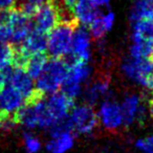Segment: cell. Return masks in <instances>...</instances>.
<instances>
[{
    "label": "cell",
    "instance_id": "obj_23",
    "mask_svg": "<svg viewBox=\"0 0 153 153\" xmlns=\"http://www.w3.org/2000/svg\"><path fill=\"white\" fill-rule=\"evenodd\" d=\"M15 48L7 42H0V69L13 66V58Z\"/></svg>",
    "mask_w": 153,
    "mask_h": 153
},
{
    "label": "cell",
    "instance_id": "obj_22",
    "mask_svg": "<svg viewBox=\"0 0 153 153\" xmlns=\"http://www.w3.org/2000/svg\"><path fill=\"white\" fill-rule=\"evenodd\" d=\"M47 60H48V58L45 53H38V55L30 56L26 62L24 70L27 72V74L32 79H37L42 72Z\"/></svg>",
    "mask_w": 153,
    "mask_h": 153
},
{
    "label": "cell",
    "instance_id": "obj_29",
    "mask_svg": "<svg viewBox=\"0 0 153 153\" xmlns=\"http://www.w3.org/2000/svg\"><path fill=\"white\" fill-rule=\"evenodd\" d=\"M91 1L94 4V7H96L98 10H100L101 12H103V10L109 9L110 0H91Z\"/></svg>",
    "mask_w": 153,
    "mask_h": 153
},
{
    "label": "cell",
    "instance_id": "obj_27",
    "mask_svg": "<svg viewBox=\"0 0 153 153\" xmlns=\"http://www.w3.org/2000/svg\"><path fill=\"white\" fill-rule=\"evenodd\" d=\"M12 70H13V66H10L4 69H0V89H2L5 85H7Z\"/></svg>",
    "mask_w": 153,
    "mask_h": 153
},
{
    "label": "cell",
    "instance_id": "obj_25",
    "mask_svg": "<svg viewBox=\"0 0 153 153\" xmlns=\"http://www.w3.org/2000/svg\"><path fill=\"white\" fill-rule=\"evenodd\" d=\"M135 147L144 152H153V134L147 138H140L135 143Z\"/></svg>",
    "mask_w": 153,
    "mask_h": 153
},
{
    "label": "cell",
    "instance_id": "obj_3",
    "mask_svg": "<svg viewBox=\"0 0 153 153\" xmlns=\"http://www.w3.org/2000/svg\"><path fill=\"white\" fill-rule=\"evenodd\" d=\"M78 21H61L47 35V51L51 58H64L71 51L72 36Z\"/></svg>",
    "mask_w": 153,
    "mask_h": 153
},
{
    "label": "cell",
    "instance_id": "obj_18",
    "mask_svg": "<svg viewBox=\"0 0 153 153\" xmlns=\"http://www.w3.org/2000/svg\"><path fill=\"white\" fill-rule=\"evenodd\" d=\"M114 23V14L111 11L107 13H102L99 15L88 26L91 35L96 39H102L107 34V32L112 28Z\"/></svg>",
    "mask_w": 153,
    "mask_h": 153
},
{
    "label": "cell",
    "instance_id": "obj_8",
    "mask_svg": "<svg viewBox=\"0 0 153 153\" xmlns=\"http://www.w3.org/2000/svg\"><path fill=\"white\" fill-rule=\"evenodd\" d=\"M34 18V28L46 35H48L61 21L56 2L51 0H47L39 7Z\"/></svg>",
    "mask_w": 153,
    "mask_h": 153
},
{
    "label": "cell",
    "instance_id": "obj_9",
    "mask_svg": "<svg viewBox=\"0 0 153 153\" xmlns=\"http://www.w3.org/2000/svg\"><path fill=\"white\" fill-rule=\"evenodd\" d=\"M9 25L11 27V40L15 44H21L34 30V22L19 9L9 11Z\"/></svg>",
    "mask_w": 153,
    "mask_h": 153
},
{
    "label": "cell",
    "instance_id": "obj_11",
    "mask_svg": "<svg viewBox=\"0 0 153 153\" xmlns=\"http://www.w3.org/2000/svg\"><path fill=\"white\" fill-rule=\"evenodd\" d=\"M71 61L88 62L90 59V33L86 30V26H76L74 32L71 42Z\"/></svg>",
    "mask_w": 153,
    "mask_h": 153
},
{
    "label": "cell",
    "instance_id": "obj_28",
    "mask_svg": "<svg viewBox=\"0 0 153 153\" xmlns=\"http://www.w3.org/2000/svg\"><path fill=\"white\" fill-rule=\"evenodd\" d=\"M17 4V0H0V9L3 11H11Z\"/></svg>",
    "mask_w": 153,
    "mask_h": 153
},
{
    "label": "cell",
    "instance_id": "obj_6",
    "mask_svg": "<svg viewBox=\"0 0 153 153\" xmlns=\"http://www.w3.org/2000/svg\"><path fill=\"white\" fill-rule=\"evenodd\" d=\"M71 130L80 134H88L98 125V115L89 105L76 106L70 110L68 115Z\"/></svg>",
    "mask_w": 153,
    "mask_h": 153
},
{
    "label": "cell",
    "instance_id": "obj_15",
    "mask_svg": "<svg viewBox=\"0 0 153 153\" xmlns=\"http://www.w3.org/2000/svg\"><path fill=\"white\" fill-rule=\"evenodd\" d=\"M17 48L27 57L45 53L47 51V35L34 28Z\"/></svg>",
    "mask_w": 153,
    "mask_h": 153
},
{
    "label": "cell",
    "instance_id": "obj_31",
    "mask_svg": "<svg viewBox=\"0 0 153 153\" xmlns=\"http://www.w3.org/2000/svg\"><path fill=\"white\" fill-rule=\"evenodd\" d=\"M4 114H5V113H3L2 111L0 110V121H1V119H2V117H3V115H4Z\"/></svg>",
    "mask_w": 153,
    "mask_h": 153
},
{
    "label": "cell",
    "instance_id": "obj_7",
    "mask_svg": "<svg viewBox=\"0 0 153 153\" xmlns=\"http://www.w3.org/2000/svg\"><path fill=\"white\" fill-rule=\"evenodd\" d=\"M9 84L23 96V98L25 99V103L35 102L45 96L36 89L33 79L23 68H13Z\"/></svg>",
    "mask_w": 153,
    "mask_h": 153
},
{
    "label": "cell",
    "instance_id": "obj_26",
    "mask_svg": "<svg viewBox=\"0 0 153 153\" xmlns=\"http://www.w3.org/2000/svg\"><path fill=\"white\" fill-rule=\"evenodd\" d=\"M11 40V27L9 22H0V42H7Z\"/></svg>",
    "mask_w": 153,
    "mask_h": 153
},
{
    "label": "cell",
    "instance_id": "obj_32",
    "mask_svg": "<svg viewBox=\"0 0 153 153\" xmlns=\"http://www.w3.org/2000/svg\"><path fill=\"white\" fill-rule=\"evenodd\" d=\"M145 153H153V152H145Z\"/></svg>",
    "mask_w": 153,
    "mask_h": 153
},
{
    "label": "cell",
    "instance_id": "obj_13",
    "mask_svg": "<svg viewBox=\"0 0 153 153\" xmlns=\"http://www.w3.org/2000/svg\"><path fill=\"white\" fill-rule=\"evenodd\" d=\"M25 105V99L13 86L5 85L0 89V110L5 114H15Z\"/></svg>",
    "mask_w": 153,
    "mask_h": 153
},
{
    "label": "cell",
    "instance_id": "obj_33",
    "mask_svg": "<svg viewBox=\"0 0 153 153\" xmlns=\"http://www.w3.org/2000/svg\"><path fill=\"white\" fill-rule=\"evenodd\" d=\"M151 58H152V59H153V55H152V57H151Z\"/></svg>",
    "mask_w": 153,
    "mask_h": 153
},
{
    "label": "cell",
    "instance_id": "obj_2",
    "mask_svg": "<svg viewBox=\"0 0 153 153\" xmlns=\"http://www.w3.org/2000/svg\"><path fill=\"white\" fill-rule=\"evenodd\" d=\"M15 115L17 123L23 125L27 129H47L55 124V120L47 108L44 97L35 102L25 103Z\"/></svg>",
    "mask_w": 153,
    "mask_h": 153
},
{
    "label": "cell",
    "instance_id": "obj_1",
    "mask_svg": "<svg viewBox=\"0 0 153 153\" xmlns=\"http://www.w3.org/2000/svg\"><path fill=\"white\" fill-rule=\"evenodd\" d=\"M68 72V62L63 58L47 60L40 76L37 78L36 89L41 94H53L61 88Z\"/></svg>",
    "mask_w": 153,
    "mask_h": 153
},
{
    "label": "cell",
    "instance_id": "obj_14",
    "mask_svg": "<svg viewBox=\"0 0 153 153\" xmlns=\"http://www.w3.org/2000/svg\"><path fill=\"white\" fill-rule=\"evenodd\" d=\"M121 110L123 115V125L128 127L135 121H140L145 117V108L140 103V99L136 94L127 96L122 102Z\"/></svg>",
    "mask_w": 153,
    "mask_h": 153
},
{
    "label": "cell",
    "instance_id": "obj_24",
    "mask_svg": "<svg viewBox=\"0 0 153 153\" xmlns=\"http://www.w3.org/2000/svg\"><path fill=\"white\" fill-rule=\"evenodd\" d=\"M24 149L27 153H38L41 149V142L36 135L30 132H25L23 134Z\"/></svg>",
    "mask_w": 153,
    "mask_h": 153
},
{
    "label": "cell",
    "instance_id": "obj_30",
    "mask_svg": "<svg viewBox=\"0 0 153 153\" xmlns=\"http://www.w3.org/2000/svg\"><path fill=\"white\" fill-rule=\"evenodd\" d=\"M150 112H151V115L153 117V98L150 100Z\"/></svg>",
    "mask_w": 153,
    "mask_h": 153
},
{
    "label": "cell",
    "instance_id": "obj_12",
    "mask_svg": "<svg viewBox=\"0 0 153 153\" xmlns=\"http://www.w3.org/2000/svg\"><path fill=\"white\" fill-rule=\"evenodd\" d=\"M47 108L53 115L55 123L68 117V113L74 108V102L63 92H53L47 99H45Z\"/></svg>",
    "mask_w": 153,
    "mask_h": 153
},
{
    "label": "cell",
    "instance_id": "obj_10",
    "mask_svg": "<svg viewBox=\"0 0 153 153\" xmlns=\"http://www.w3.org/2000/svg\"><path fill=\"white\" fill-rule=\"evenodd\" d=\"M98 120L105 128L115 130L123 125V115L121 106L110 97L103 101L98 114Z\"/></svg>",
    "mask_w": 153,
    "mask_h": 153
},
{
    "label": "cell",
    "instance_id": "obj_17",
    "mask_svg": "<svg viewBox=\"0 0 153 153\" xmlns=\"http://www.w3.org/2000/svg\"><path fill=\"white\" fill-rule=\"evenodd\" d=\"M74 143V136L71 131L61 132L51 135L46 148L49 153H65L72 148Z\"/></svg>",
    "mask_w": 153,
    "mask_h": 153
},
{
    "label": "cell",
    "instance_id": "obj_5",
    "mask_svg": "<svg viewBox=\"0 0 153 153\" xmlns=\"http://www.w3.org/2000/svg\"><path fill=\"white\" fill-rule=\"evenodd\" d=\"M90 67L87 62L74 60L68 63V72L65 81L62 84V92L74 100L81 94V85L89 78Z\"/></svg>",
    "mask_w": 153,
    "mask_h": 153
},
{
    "label": "cell",
    "instance_id": "obj_20",
    "mask_svg": "<svg viewBox=\"0 0 153 153\" xmlns=\"http://www.w3.org/2000/svg\"><path fill=\"white\" fill-rule=\"evenodd\" d=\"M109 81L107 79H100L89 86L85 92V99L88 105L96 104L103 98H109Z\"/></svg>",
    "mask_w": 153,
    "mask_h": 153
},
{
    "label": "cell",
    "instance_id": "obj_21",
    "mask_svg": "<svg viewBox=\"0 0 153 153\" xmlns=\"http://www.w3.org/2000/svg\"><path fill=\"white\" fill-rule=\"evenodd\" d=\"M130 18L132 21L153 20V0H136L131 10Z\"/></svg>",
    "mask_w": 153,
    "mask_h": 153
},
{
    "label": "cell",
    "instance_id": "obj_16",
    "mask_svg": "<svg viewBox=\"0 0 153 153\" xmlns=\"http://www.w3.org/2000/svg\"><path fill=\"white\" fill-rule=\"evenodd\" d=\"M103 12L98 10L91 0H76L74 9V15L78 22L83 26H89L90 23Z\"/></svg>",
    "mask_w": 153,
    "mask_h": 153
},
{
    "label": "cell",
    "instance_id": "obj_19",
    "mask_svg": "<svg viewBox=\"0 0 153 153\" xmlns=\"http://www.w3.org/2000/svg\"><path fill=\"white\" fill-rule=\"evenodd\" d=\"M132 41L135 42L153 43V20H137L133 22Z\"/></svg>",
    "mask_w": 153,
    "mask_h": 153
},
{
    "label": "cell",
    "instance_id": "obj_4",
    "mask_svg": "<svg viewBox=\"0 0 153 153\" xmlns=\"http://www.w3.org/2000/svg\"><path fill=\"white\" fill-rule=\"evenodd\" d=\"M123 71L132 81L147 88H153V59L152 58H128L124 61Z\"/></svg>",
    "mask_w": 153,
    "mask_h": 153
}]
</instances>
